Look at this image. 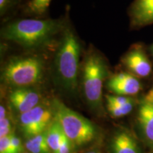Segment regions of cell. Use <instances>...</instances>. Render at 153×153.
I'll return each instance as SVG.
<instances>
[{
  "instance_id": "obj_1",
  "label": "cell",
  "mask_w": 153,
  "mask_h": 153,
  "mask_svg": "<svg viewBox=\"0 0 153 153\" xmlns=\"http://www.w3.org/2000/svg\"><path fill=\"white\" fill-rule=\"evenodd\" d=\"M65 19H23L8 23L1 28V36L27 50L45 48L57 43L65 26Z\"/></svg>"
},
{
  "instance_id": "obj_11",
  "label": "cell",
  "mask_w": 153,
  "mask_h": 153,
  "mask_svg": "<svg viewBox=\"0 0 153 153\" xmlns=\"http://www.w3.org/2000/svg\"><path fill=\"white\" fill-rule=\"evenodd\" d=\"M137 122L141 135L145 142L153 149V107L145 100L137 112Z\"/></svg>"
},
{
  "instance_id": "obj_8",
  "label": "cell",
  "mask_w": 153,
  "mask_h": 153,
  "mask_svg": "<svg viewBox=\"0 0 153 153\" xmlns=\"http://www.w3.org/2000/svg\"><path fill=\"white\" fill-rule=\"evenodd\" d=\"M41 94L31 87L15 88L9 94V101L17 111L23 114L38 106Z\"/></svg>"
},
{
  "instance_id": "obj_14",
  "label": "cell",
  "mask_w": 153,
  "mask_h": 153,
  "mask_svg": "<svg viewBox=\"0 0 153 153\" xmlns=\"http://www.w3.org/2000/svg\"><path fill=\"white\" fill-rule=\"evenodd\" d=\"M26 148L30 153H52L45 137V131L29 137L26 143Z\"/></svg>"
},
{
  "instance_id": "obj_25",
  "label": "cell",
  "mask_w": 153,
  "mask_h": 153,
  "mask_svg": "<svg viewBox=\"0 0 153 153\" xmlns=\"http://www.w3.org/2000/svg\"><path fill=\"white\" fill-rule=\"evenodd\" d=\"M6 118V110L4 106H0V120Z\"/></svg>"
},
{
  "instance_id": "obj_6",
  "label": "cell",
  "mask_w": 153,
  "mask_h": 153,
  "mask_svg": "<svg viewBox=\"0 0 153 153\" xmlns=\"http://www.w3.org/2000/svg\"><path fill=\"white\" fill-rule=\"evenodd\" d=\"M53 114L52 109L41 104L21 114L19 120L23 133L29 137L44 133L53 121Z\"/></svg>"
},
{
  "instance_id": "obj_23",
  "label": "cell",
  "mask_w": 153,
  "mask_h": 153,
  "mask_svg": "<svg viewBox=\"0 0 153 153\" xmlns=\"http://www.w3.org/2000/svg\"><path fill=\"white\" fill-rule=\"evenodd\" d=\"M144 100L149 103L150 105H152L153 107V87L148 91L146 96H145Z\"/></svg>"
},
{
  "instance_id": "obj_20",
  "label": "cell",
  "mask_w": 153,
  "mask_h": 153,
  "mask_svg": "<svg viewBox=\"0 0 153 153\" xmlns=\"http://www.w3.org/2000/svg\"><path fill=\"white\" fill-rule=\"evenodd\" d=\"M0 153H13L11 145V135L0 137Z\"/></svg>"
},
{
  "instance_id": "obj_13",
  "label": "cell",
  "mask_w": 153,
  "mask_h": 153,
  "mask_svg": "<svg viewBox=\"0 0 153 153\" xmlns=\"http://www.w3.org/2000/svg\"><path fill=\"white\" fill-rule=\"evenodd\" d=\"M64 133L60 123L54 118L45 131V137L52 153H57L62 141Z\"/></svg>"
},
{
  "instance_id": "obj_18",
  "label": "cell",
  "mask_w": 153,
  "mask_h": 153,
  "mask_svg": "<svg viewBox=\"0 0 153 153\" xmlns=\"http://www.w3.org/2000/svg\"><path fill=\"white\" fill-rule=\"evenodd\" d=\"M21 0H0V15L4 16L14 9Z\"/></svg>"
},
{
  "instance_id": "obj_12",
  "label": "cell",
  "mask_w": 153,
  "mask_h": 153,
  "mask_svg": "<svg viewBox=\"0 0 153 153\" xmlns=\"http://www.w3.org/2000/svg\"><path fill=\"white\" fill-rule=\"evenodd\" d=\"M113 153H141L137 141L127 131L118 132L112 140Z\"/></svg>"
},
{
  "instance_id": "obj_19",
  "label": "cell",
  "mask_w": 153,
  "mask_h": 153,
  "mask_svg": "<svg viewBox=\"0 0 153 153\" xmlns=\"http://www.w3.org/2000/svg\"><path fill=\"white\" fill-rule=\"evenodd\" d=\"M74 147L75 146L73 145V143L68 139V137L64 133L62 140L61 141L60 145L59 147L57 153H72Z\"/></svg>"
},
{
  "instance_id": "obj_5",
  "label": "cell",
  "mask_w": 153,
  "mask_h": 153,
  "mask_svg": "<svg viewBox=\"0 0 153 153\" xmlns=\"http://www.w3.org/2000/svg\"><path fill=\"white\" fill-rule=\"evenodd\" d=\"M106 75L104 58L96 50H89L84 61L82 85L85 98L92 107L101 106L103 84Z\"/></svg>"
},
{
  "instance_id": "obj_27",
  "label": "cell",
  "mask_w": 153,
  "mask_h": 153,
  "mask_svg": "<svg viewBox=\"0 0 153 153\" xmlns=\"http://www.w3.org/2000/svg\"><path fill=\"white\" fill-rule=\"evenodd\" d=\"M151 51H152V54H153V45H152V47H151Z\"/></svg>"
},
{
  "instance_id": "obj_22",
  "label": "cell",
  "mask_w": 153,
  "mask_h": 153,
  "mask_svg": "<svg viewBox=\"0 0 153 153\" xmlns=\"http://www.w3.org/2000/svg\"><path fill=\"white\" fill-rule=\"evenodd\" d=\"M11 126L5 128H0V137H3L6 136H9L11 135Z\"/></svg>"
},
{
  "instance_id": "obj_15",
  "label": "cell",
  "mask_w": 153,
  "mask_h": 153,
  "mask_svg": "<svg viewBox=\"0 0 153 153\" xmlns=\"http://www.w3.org/2000/svg\"><path fill=\"white\" fill-rule=\"evenodd\" d=\"M51 0H30L28 4V11L30 14L42 16L46 12Z\"/></svg>"
},
{
  "instance_id": "obj_16",
  "label": "cell",
  "mask_w": 153,
  "mask_h": 153,
  "mask_svg": "<svg viewBox=\"0 0 153 153\" xmlns=\"http://www.w3.org/2000/svg\"><path fill=\"white\" fill-rule=\"evenodd\" d=\"M133 109V102L123 105H108V110L111 116L119 118L128 115Z\"/></svg>"
},
{
  "instance_id": "obj_3",
  "label": "cell",
  "mask_w": 153,
  "mask_h": 153,
  "mask_svg": "<svg viewBox=\"0 0 153 153\" xmlns=\"http://www.w3.org/2000/svg\"><path fill=\"white\" fill-rule=\"evenodd\" d=\"M44 69V61L38 55L15 57L4 67L1 79L14 88L30 87L41 81Z\"/></svg>"
},
{
  "instance_id": "obj_10",
  "label": "cell",
  "mask_w": 153,
  "mask_h": 153,
  "mask_svg": "<svg viewBox=\"0 0 153 153\" xmlns=\"http://www.w3.org/2000/svg\"><path fill=\"white\" fill-rule=\"evenodd\" d=\"M130 16L134 27H143L153 23V0H135Z\"/></svg>"
},
{
  "instance_id": "obj_24",
  "label": "cell",
  "mask_w": 153,
  "mask_h": 153,
  "mask_svg": "<svg viewBox=\"0 0 153 153\" xmlns=\"http://www.w3.org/2000/svg\"><path fill=\"white\" fill-rule=\"evenodd\" d=\"M9 126H11V121L9 118L6 117L4 119L0 120V128H5L9 127Z\"/></svg>"
},
{
  "instance_id": "obj_9",
  "label": "cell",
  "mask_w": 153,
  "mask_h": 153,
  "mask_svg": "<svg viewBox=\"0 0 153 153\" xmlns=\"http://www.w3.org/2000/svg\"><path fill=\"white\" fill-rule=\"evenodd\" d=\"M123 63L134 75L145 77L152 72V65L143 49L139 45L133 48L123 57Z\"/></svg>"
},
{
  "instance_id": "obj_7",
  "label": "cell",
  "mask_w": 153,
  "mask_h": 153,
  "mask_svg": "<svg viewBox=\"0 0 153 153\" xmlns=\"http://www.w3.org/2000/svg\"><path fill=\"white\" fill-rule=\"evenodd\" d=\"M107 87L117 95L131 96L140 91L141 83L136 76L128 72H119L108 79Z\"/></svg>"
},
{
  "instance_id": "obj_2",
  "label": "cell",
  "mask_w": 153,
  "mask_h": 153,
  "mask_svg": "<svg viewBox=\"0 0 153 153\" xmlns=\"http://www.w3.org/2000/svg\"><path fill=\"white\" fill-rule=\"evenodd\" d=\"M81 50L79 38L67 22L57 42L54 63L57 79L69 91H74L77 86Z\"/></svg>"
},
{
  "instance_id": "obj_28",
  "label": "cell",
  "mask_w": 153,
  "mask_h": 153,
  "mask_svg": "<svg viewBox=\"0 0 153 153\" xmlns=\"http://www.w3.org/2000/svg\"><path fill=\"white\" fill-rule=\"evenodd\" d=\"M23 153H30V152H23Z\"/></svg>"
},
{
  "instance_id": "obj_26",
  "label": "cell",
  "mask_w": 153,
  "mask_h": 153,
  "mask_svg": "<svg viewBox=\"0 0 153 153\" xmlns=\"http://www.w3.org/2000/svg\"><path fill=\"white\" fill-rule=\"evenodd\" d=\"M87 153H101V152L98 150H91V151H89V152H88Z\"/></svg>"
},
{
  "instance_id": "obj_4",
  "label": "cell",
  "mask_w": 153,
  "mask_h": 153,
  "mask_svg": "<svg viewBox=\"0 0 153 153\" xmlns=\"http://www.w3.org/2000/svg\"><path fill=\"white\" fill-rule=\"evenodd\" d=\"M51 107L54 118L60 123L63 133L74 146L87 144L94 138L97 132L91 121L58 99L53 101Z\"/></svg>"
},
{
  "instance_id": "obj_17",
  "label": "cell",
  "mask_w": 153,
  "mask_h": 153,
  "mask_svg": "<svg viewBox=\"0 0 153 153\" xmlns=\"http://www.w3.org/2000/svg\"><path fill=\"white\" fill-rule=\"evenodd\" d=\"M106 101L108 105H123L133 102L131 98L122 95H107Z\"/></svg>"
},
{
  "instance_id": "obj_21",
  "label": "cell",
  "mask_w": 153,
  "mask_h": 153,
  "mask_svg": "<svg viewBox=\"0 0 153 153\" xmlns=\"http://www.w3.org/2000/svg\"><path fill=\"white\" fill-rule=\"evenodd\" d=\"M11 145L13 153H22L23 151V145L21 140L14 134L11 135Z\"/></svg>"
}]
</instances>
